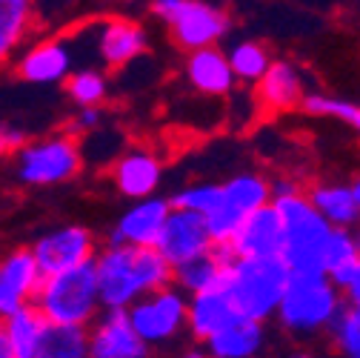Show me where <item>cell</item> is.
Wrapping results in <instances>:
<instances>
[{
    "label": "cell",
    "instance_id": "9c48e42d",
    "mask_svg": "<svg viewBox=\"0 0 360 358\" xmlns=\"http://www.w3.org/2000/svg\"><path fill=\"white\" fill-rule=\"evenodd\" d=\"M229 26V12L220 4H206V0H180V9L169 23L172 40L189 55L200 49H214L226 37Z\"/></svg>",
    "mask_w": 360,
    "mask_h": 358
},
{
    "label": "cell",
    "instance_id": "ba28073f",
    "mask_svg": "<svg viewBox=\"0 0 360 358\" xmlns=\"http://www.w3.org/2000/svg\"><path fill=\"white\" fill-rule=\"evenodd\" d=\"M98 235L83 223H63L49 233H43L32 247L29 255L43 278L75 270L80 264H89L98 255Z\"/></svg>",
    "mask_w": 360,
    "mask_h": 358
},
{
    "label": "cell",
    "instance_id": "d6986e66",
    "mask_svg": "<svg viewBox=\"0 0 360 358\" xmlns=\"http://www.w3.org/2000/svg\"><path fill=\"white\" fill-rule=\"evenodd\" d=\"M306 201L318 212L332 230H354L360 218V184H311L306 192Z\"/></svg>",
    "mask_w": 360,
    "mask_h": 358
},
{
    "label": "cell",
    "instance_id": "7a4b0ae2",
    "mask_svg": "<svg viewBox=\"0 0 360 358\" xmlns=\"http://www.w3.org/2000/svg\"><path fill=\"white\" fill-rule=\"evenodd\" d=\"M32 307L46 319L49 327L89 330L103 312L92 261L43 278Z\"/></svg>",
    "mask_w": 360,
    "mask_h": 358
},
{
    "label": "cell",
    "instance_id": "83f0119b",
    "mask_svg": "<svg viewBox=\"0 0 360 358\" xmlns=\"http://www.w3.org/2000/svg\"><path fill=\"white\" fill-rule=\"evenodd\" d=\"M66 95L77 109H98L109 98V80L98 66L75 69L66 78Z\"/></svg>",
    "mask_w": 360,
    "mask_h": 358
},
{
    "label": "cell",
    "instance_id": "74e56055",
    "mask_svg": "<svg viewBox=\"0 0 360 358\" xmlns=\"http://www.w3.org/2000/svg\"><path fill=\"white\" fill-rule=\"evenodd\" d=\"M180 358H209V352L203 350V344H192V347H186L184 352H180Z\"/></svg>",
    "mask_w": 360,
    "mask_h": 358
},
{
    "label": "cell",
    "instance_id": "cb8c5ba5",
    "mask_svg": "<svg viewBox=\"0 0 360 358\" xmlns=\"http://www.w3.org/2000/svg\"><path fill=\"white\" fill-rule=\"evenodd\" d=\"M220 204L240 221L263 206L272 204V190H269V178L260 172H238L226 184H220Z\"/></svg>",
    "mask_w": 360,
    "mask_h": 358
},
{
    "label": "cell",
    "instance_id": "2e32d148",
    "mask_svg": "<svg viewBox=\"0 0 360 358\" xmlns=\"http://www.w3.org/2000/svg\"><path fill=\"white\" fill-rule=\"evenodd\" d=\"M86 358H149V347L134 335L123 309H103L86 330Z\"/></svg>",
    "mask_w": 360,
    "mask_h": 358
},
{
    "label": "cell",
    "instance_id": "d6a6232c",
    "mask_svg": "<svg viewBox=\"0 0 360 358\" xmlns=\"http://www.w3.org/2000/svg\"><path fill=\"white\" fill-rule=\"evenodd\" d=\"M83 138H86V144H80V158H83V163L92 161V155H95L98 163H109V166H112V163L117 161V155L123 152V141H120V135H117V129L101 126V129L89 132V135H83Z\"/></svg>",
    "mask_w": 360,
    "mask_h": 358
},
{
    "label": "cell",
    "instance_id": "603a6c76",
    "mask_svg": "<svg viewBox=\"0 0 360 358\" xmlns=\"http://www.w3.org/2000/svg\"><path fill=\"white\" fill-rule=\"evenodd\" d=\"M203 350L209 352V358H260V352L266 350V327L238 319L226 330L212 335Z\"/></svg>",
    "mask_w": 360,
    "mask_h": 358
},
{
    "label": "cell",
    "instance_id": "1f68e13d",
    "mask_svg": "<svg viewBox=\"0 0 360 358\" xmlns=\"http://www.w3.org/2000/svg\"><path fill=\"white\" fill-rule=\"evenodd\" d=\"M217 204H220V184H189L169 198L172 209H184V212H192L200 218L214 212Z\"/></svg>",
    "mask_w": 360,
    "mask_h": 358
},
{
    "label": "cell",
    "instance_id": "ffe728a7",
    "mask_svg": "<svg viewBox=\"0 0 360 358\" xmlns=\"http://www.w3.org/2000/svg\"><path fill=\"white\" fill-rule=\"evenodd\" d=\"M238 319L240 316L223 290H209L186 298V333L195 338V344H206L212 335L226 330Z\"/></svg>",
    "mask_w": 360,
    "mask_h": 358
},
{
    "label": "cell",
    "instance_id": "30bf717a",
    "mask_svg": "<svg viewBox=\"0 0 360 358\" xmlns=\"http://www.w3.org/2000/svg\"><path fill=\"white\" fill-rule=\"evenodd\" d=\"M86 32H92L95 37V55L101 66L106 69H123L134 63L149 47V32L141 20L134 18H103L98 23H89Z\"/></svg>",
    "mask_w": 360,
    "mask_h": 358
},
{
    "label": "cell",
    "instance_id": "44dd1931",
    "mask_svg": "<svg viewBox=\"0 0 360 358\" xmlns=\"http://www.w3.org/2000/svg\"><path fill=\"white\" fill-rule=\"evenodd\" d=\"M184 72H186L189 86L198 95H206V98H229L238 86V80L226 63V55L217 47L192 52L184 63Z\"/></svg>",
    "mask_w": 360,
    "mask_h": 358
},
{
    "label": "cell",
    "instance_id": "7402d4cb",
    "mask_svg": "<svg viewBox=\"0 0 360 358\" xmlns=\"http://www.w3.org/2000/svg\"><path fill=\"white\" fill-rule=\"evenodd\" d=\"M229 252L223 247H214L206 255H198L186 264H180L172 270V287L180 290L186 298L198 295V292H209V290H220L223 273H226V264H229Z\"/></svg>",
    "mask_w": 360,
    "mask_h": 358
},
{
    "label": "cell",
    "instance_id": "6da1fadb",
    "mask_svg": "<svg viewBox=\"0 0 360 358\" xmlns=\"http://www.w3.org/2000/svg\"><path fill=\"white\" fill-rule=\"evenodd\" d=\"M95 281L103 309H129L163 287H172V266L155 249L101 247L92 258Z\"/></svg>",
    "mask_w": 360,
    "mask_h": 358
},
{
    "label": "cell",
    "instance_id": "f1b7e54d",
    "mask_svg": "<svg viewBox=\"0 0 360 358\" xmlns=\"http://www.w3.org/2000/svg\"><path fill=\"white\" fill-rule=\"evenodd\" d=\"M300 109L311 118H332L340 123H349L352 129L360 126V109L354 101H343L335 95H323V92H306L300 101Z\"/></svg>",
    "mask_w": 360,
    "mask_h": 358
},
{
    "label": "cell",
    "instance_id": "4316f807",
    "mask_svg": "<svg viewBox=\"0 0 360 358\" xmlns=\"http://www.w3.org/2000/svg\"><path fill=\"white\" fill-rule=\"evenodd\" d=\"M223 55H226V63H229L235 80L249 83V86H255L263 78V72L269 69V63L275 61L272 52H269V47L260 40H238L235 47L229 52H223Z\"/></svg>",
    "mask_w": 360,
    "mask_h": 358
},
{
    "label": "cell",
    "instance_id": "e0dca14e",
    "mask_svg": "<svg viewBox=\"0 0 360 358\" xmlns=\"http://www.w3.org/2000/svg\"><path fill=\"white\" fill-rule=\"evenodd\" d=\"M43 276L29 255V249H12L0 258V321L34 304Z\"/></svg>",
    "mask_w": 360,
    "mask_h": 358
},
{
    "label": "cell",
    "instance_id": "8992f818",
    "mask_svg": "<svg viewBox=\"0 0 360 358\" xmlns=\"http://www.w3.org/2000/svg\"><path fill=\"white\" fill-rule=\"evenodd\" d=\"M80 169V141L69 138L66 132L29 141L15 155V178L23 187H58L75 181Z\"/></svg>",
    "mask_w": 360,
    "mask_h": 358
},
{
    "label": "cell",
    "instance_id": "d590c367",
    "mask_svg": "<svg viewBox=\"0 0 360 358\" xmlns=\"http://www.w3.org/2000/svg\"><path fill=\"white\" fill-rule=\"evenodd\" d=\"M26 144H29V132H26L23 126L0 121V158H6V155H18Z\"/></svg>",
    "mask_w": 360,
    "mask_h": 358
},
{
    "label": "cell",
    "instance_id": "7c38bea8",
    "mask_svg": "<svg viewBox=\"0 0 360 358\" xmlns=\"http://www.w3.org/2000/svg\"><path fill=\"white\" fill-rule=\"evenodd\" d=\"M172 206L169 198H146L134 201L109 230V247H138V249H155L160 241V233L166 227Z\"/></svg>",
    "mask_w": 360,
    "mask_h": 358
},
{
    "label": "cell",
    "instance_id": "8fae6325",
    "mask_svg": "<svg viewBox=\"0 0 360 358\" xmlns=\"http://www.w3.org/2000/svg\"><path fill=\"white\" fill-rule=\"evenodd\" d=\"M75 72V55L66 37H40L15 55V75L23 83L55 86Z\"/></svg>",
    "mask_w": 360,
    "mask_h": 358
},
{
    "label": "cell",
    "instance_id": "ab89813d",
    "mask_svg": "<svg viewBox=\"0 0 360 358\" xmlns=\"http://www.w3.org/2000/svg\"><path fill=\"white\" fill-rule=\"evenodd\" d=\"M0 358H15V355L9 352V347L4 344V338H0Z\"/></svg>",
    "mask_w": 360,
    "mask_h": 358
},
{
    "label": "cell",
    "instance_id": "484cf974",
    "mask_svg": "<svg viewBox=\"0 0 360 358\" xmlns=\"http://www.w3.org/2000/svg\"><path fill=\"white\" fill-rule=\"evenodd\" d=\"M34 6L29 0H0V63L23 49V40L34 29Z\"/></svg>",
    "mask_w": 360,
    "mask_h": 358
},
{
    "label": "cell",
    "instance_id": "8d00e7d4",
    "mask_svg": "<svg viewBox=\"0 0 360 358\" xmlns=\"http://www.w3.org/2000/svg\"><path fill=\"white\" fill-rule=\"evenodd\" d=\"M269 190H272V201L289 198L295 192H303V187L295 181V178H269Z\"/></svg>",
    "mask_w": 360,
    "mask_h": 358
},
{
    "label": "cell",
    "instance_id": "ac0fdd59",
    "mask_svg": "<svg viewBox=\"0 0 360 358\" xmlns=\"http://www.w3.org/2000/svg\"><path fill=\"white\" fill-rule=\"evenodd\" d=\"M303 95H306L303 69L286 58L272 61L263 72V78L255 83V104L272 115L297 109Z\"/></svg>",
    "mask_w": 360,
    "mask_h": 358
},
{
    "label": "cell",
    "instance_id": "f35d334b",
    "mask_svg": "<svg viewBox=\"0 0 360 358\" xmlns=\"http://www.w3.org/2000/svg\"><path fill=\"white\" fill-rule=\"evenodd\" d=\"M269 358H314L309 350H289V352H281V355H269Z\"/></svg>",
    "mask_w": 360,
    "mask_h": 358
},
{
    "label": "cell",
    "instance_id": "52a82bcc",
    "mask_svg": "<svg viewBox=\"0 0 360 358\" xmlns=\"http://www.w3.org/2000/svg\"><path fill=\"white\" fill-rule=\"evenodd\" d=\"M126 319L134 335L149 350L169 344L186 330V295L174 287H163L141 301H134L126 309Z\"/></svg>",
    "mask_w": 360,
    "mask_h": 358
},
{
    "label": "cell",
    "instance_id": "836d02e7",
    "mask_svg": "<svg viewBox=\"0 0 360 358\" xmlns=\"http://www.w3.org/2000/svg\"><path fill=\"white\" fill-rule=\"evenodd\" d=\"M360 258V241L354 235V230H332L326 249H323V276L332 273L335 266L357 261Z\"/></svg>",
    "mask_w": 360,
    "mask_h": 358
},
{
    "label": "cell",
    "instance_id": "4dcf8cb0",
    "mask_svg": "<svg viewBox=\"0 0 360 358\" xmlns=\"http://www.w3.org/2000/svg\"><path fill=\"white\" fill-rule=\"evenodd\" d=\"M34 358H86V330L49 327Z\"/></svg>",
    "mask_w": 360,
    "mask_h": 358
},
{
    "label": "cell",
    "instance_id": "4fadbf2b",
    "mask_svg": "<svg viewBox=\"0 0 360 358\" xmlns=\"http://www.w3.org/2000/svg\"><path fill=\"white\" fill-rule=\"evenodd\" d=\"M115 190L129 201L155 198L163 184V161L146 147H129L109 166Z\"/></svg>",
    "mask_w": 360,
    "mask_h": 358
},
{
    "label": "cell",
    "instance_id": "5b68a950",
    "mask_svg": "<svg viewBox=\"0 0 360 358\" xmlns=\"http://www.w3.org/2000/svg\"><path fill=\"white\" fill-rule=\"evenodd\" d=\"M343 307L340 292L326 276H289L275 319L289 335H318L332 327Z\"/></svg>",
    "mask_w": 360,
    "mask_h": 358
},
{
    "label": "cell",
    "instance_id": "3957f363",
    "mask_svg": "<svg viewBox=\"0 0 360 358\" xmlns=\"http://www.w3.org/2000/svg\"><path fill=\"white\" fill-rule=\"evenodd\" d=\"M286 281L289 273L281 258H263V261L232 258L226 264V273H223L220 290L226 292L240 319L266 324L275 316Z\"/></svg>",
    "mask_w": 360,
    "mask_h": 358
},
{
    "label": "cell",
    "instance_id": "d4e9b609",
    "mask_svg": "<svg viewBox=\"0 0 360 358\" xmlns=\"http://www.w3.org/2000/svg\"><path fill=\"white\" fill-rule=\"evenodd\" d=\"M46 330H49L46 319L34 307H26L9 316L6 321H0V338H4V344L15 358H34Z\"/></svg>",
    "mask_w": 360,
    "mask_h": 358
},
{
    "label": "cell",
    "instance_id": "9a60e30c",
    "mask_svg": "<svg viewBox=\"0 0 360 358\" xmlns=\"http://www.w3.org/2000/svg\"><path fill=\"white\" fill-rule=\"evenodd\" d=\"M283 247V233H281V218L275 206L269 204L240 221V227L223 247L229 258H243V261H263V258H281Z\"/></svg>",
    "mask_w": 360,
    "mask_h": 358
},
{
    "label": "cell",
    "instance_id": "5bb4252c",
    "mask_svg": "<svg viewBox=\"0 0 360 358\" xmlns=\"http://www.w3.org/2000/svg\"><path fill=\"white\" fill-rule=\"evenodd\" d=\"M214 244L209 238V230L200 215H192V212H184V209H172L169 218H166V227L160 233V241L155 247V252L172 266H180L198 255H206L212 252Z\"/></svg>",
    "mask_w": 360,
    "mask_h": 358
},
{
    "label": "cell",
    "instance_id": "277c9868",
    "mask_svg": "<svg viewBox=\"0 0 360 358\" xmlns=\"http://www.w3.org/2000/svg\"><path fill=\"white\" fill-rule=\"evenodd\" d=\"M281 218V261L289 276H323V249L332 227L311 209L303 192L272 201Z\"/></svg>",
    "mask_w": 360,
    "mask_h": 358
},
{
    "label": "cell",
    "instance_id": "e575fe53",
    "mask_svg": "<svg viewBox=\"0 0 360 358\" xmlns=\"http://www.w3.org/2000/svg\"><path fill=\"white\" fill-rule=\"evenodd\" d=\"M101 126H103V106H98V109H77L72 115V121H69V132H66V135L77 141V138L89 135V132H95Z\"/></svg>",
    "mask_w": 360,
    "mask_h": 358
},
{
    "label": "cell",
    "instance_id": "f546056e",
    "mask_svg": "<svg viewBox=\"0 0 360 358\" xmlns=\"http://www.w3.org/2000/svg\"><path fill=\"white\" fill-rule=\"evenodd\" d=\"M326 333L332 335V347L338 358H360V309L357 307L343 304Z\"/></svg>",
    "mask_w": 360,
    "mask_h": 358
}]
</instances>
